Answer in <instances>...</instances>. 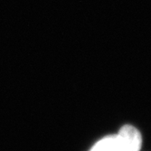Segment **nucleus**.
I'll return each instance as SVG.
<instances>
[{
  "mask_svg": "<svg viewBox=\"0 0 151 151\" xmlns=\"http://www.w3.org/2000/svg\"><path fill=\"white\" fill-rule=\"evenodd\" d=\"M142 139L136 128L126 125L117 135L109 136L96 143L91 151H139Z\"/></svg>",
  "mask_w": 151,
  "mask_h": 151,
  "instance_id": "obj_1",
  "label": "nucleus"
}]
</instances>
